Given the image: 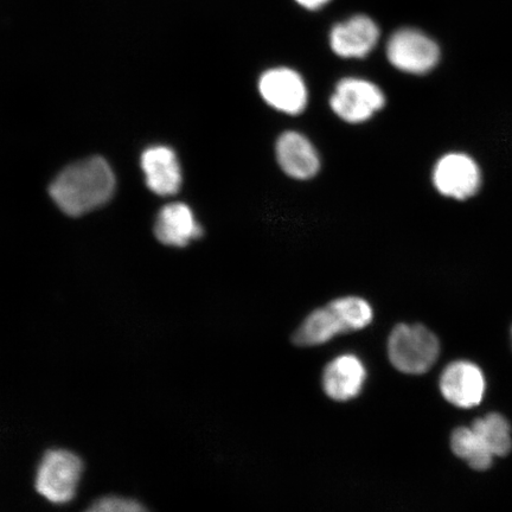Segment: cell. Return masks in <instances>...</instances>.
<instances>
[{
    "label": "cell",
    "instance_id": "obj_1",
    "mask_svg": "<svg viewBox=\"0 0 512 512\" xmlns=\"http://www.w3.org/2000/svg\"><path fill=\"white\" fill-rule=\"evenodd\" d=\"M115 177L104 158L92 157L64 169L50 185V196L64 213L80 216L111 200Z\"/></svg>",
    "mask_w": 512,
    "mask_h": 512
},
{
    "label": "cell",
    "instance_id": "obj_2",
    "mask_svg": "<svg viewBox=\"0 0 512 512\" xmlns=\"http://www.w3.org/2000/svg\"><path fill=\"white\" fill-rule=\"evenodd\" d=\"M439 351L438 338L424 325L399 324L389 336V360L401 373H427L437 361Z\"/></svg>",
    "mask_w": 512,
    "mask_h": 512
},
{
    "label": "cell",
    "instance_id": "obj_3",
    "mask_svg": "<svg viewBox=\"0 0 512 512\" xmlns=\"http://www.w3.org/2000/svg\"><path fill=\"white\" fill-rule=\"evenodd\" d=\"M83 473L78 454L67 450H50L41 460L36 473L38 494L54 504L73 501Z\"/></svg>",
    "mask_w": 512,
    "mask_h": 512
},
{
    "label": "cell",
    "instance_id": "obj_4",
    "mask_svg": "<svg viewBox=\"0 0 512 512\" xmlns=\"http://www.w3.org/2000/svg\"><path fill=\"white\" fill-rule=\"evenodd\" d=\"M386 105V98L373 82L348 78L338 82L331 95V110L348 124H363Z\"/></svg>",
    "mask_w": 512,
    "mask_h": 512
},
{
    "label": "cell",
    "instance_id": "obj_5",
    "mask_svg": "<svg viewBox=\"0 0 512 512\" xmlns=\"http://www.w3.org/2000/svg\"><path fill=\"white\" fill-rule=\"evenodd\" d=\"M387 56L389 62L401 72L424 75L437 66L440 50L437 43L424 32L401 29L390 37Z\"/></svg>",
    "mask_w": 512,
    "mask_h": 512
},
{
    "label": "cell",
    "instance_id": "obj_6",
    "mask_svg": "<svg viewBox=\"0 0 512 512\" xmlns=\"http://www.w3.org/2000/svg\"><path fill=\"white\" fill-rule=\"evenodd\" d=\"M432 181L441 195L464 201L479 191L482 172L475 160L465 153H448L435 164Z\"/></svg>",
    "mask_w": 512,
    "mask_h": 512
},
{
    "label": "cell",
    "instance_id": "obj_7",
    "mask_svg": "<svg viewBox=\"0 0 512 512\" xmlns=\"http://www.w3.org/2000/svg\"><path fill=\"white\" fill-rule=\"evenodd\" d=\"M259 92L267 105L288 115L303 113L309 100L302 76L290 68L267 70L259 80Z\"/></svg>",
    "mask_w": 512,
    "mask_h": 512
},
{
    "label": "cell",
    "instance_id": "obj_8",
    "mask_svg": "<svg viewBox=\"0 0 512 512\" xmlns=\"http://www.w3.org/2000/svg\"><path fill=\"white\" fill-rule=\"evenodd\" d=\"M275 157L284 174L297 181L316 177L322 166L316 146L304 134L286 131L275 143Z\"/></svg>",
    "mask_w": 512,
    "mask_h": 512
},
{
    "label": "cell",
    "instance_id": "obj_9",
    "mask_svg": "<svg viewBox=\"0 0 512 512\" xmlns=\"http://www.w3.org/2000/svg\"><path fill=\"white\" fill-rule=\"evenodd\" d=\"M485 377L475 363L453 362L441 374L440 390L444 398L459 408H472L482 402Z\"/></svg>",
    "mask_w": 512,
    "mask_h": 512
},
{
    "label": "cell",
    "instance_id": "obj_10",
    "mask_svg": "<svg viewBox=\"0 0 512 512\" xmlns=\"http://www.w3.org/2000/svg\"><path fill=\"white\" fill-rule=\"evenodd\" d=\"M142 168L147 187L159 196L177 194L182 185V169L176 153L168 146H153L144 151Z\"/></svg>",
    "mask_w": 512,
    "mask_h": 512
},
{
    "label": "cell",
    "instance_id": "obj_11",
    "mask_svg": "<svg viewBox=\"0 0 512 512\" xmlns=\"http://www.w3.org/2000/svg\"><path fill=\"white\" fill-rule=\"evenodd\" d=\"M367 379L366 367L355 355H342L326 366L323 387L326 395L336 401H349L360 395Z\"/></svg>",
    "mask_w": 512,
    "mask_h": 512
},
{
    "label": "cell",
    "instance_id": "obj_12",
    "mask_svg": "<svg viewBox=\"0 0 512 512\" xmlns=\"http://www.w3.org/2000/svg\"><path fill=\"white\" fill-rule=\"evenodd\" d=\"M345 332H351L350 326L336 299L322 309L313 311L304 320L294 332L293 343L299 347H317Z\"/></svg>",
    "mask_w": 512,
    "mask_h": 512
},
{
    "label": "cell",
    "instance_id": "obj_13",
    "mask_svg": "<svg viewBox=\"0 0 512 512\" xmlns=\"http://www.w3.org/2000/svg\"><path fill=\"white\" fill-rule=\"evenodd\" d=\"M379 36V28L373 19L367 16H356L332 29L331 48L338 56L361 59L374 49Z\"/></svg>",
    "mask_w": 512,
    "mask_h": 512
},
{
    "label": "cell",
    "instance_id": "obj_14",
    "mask_svg": "<svg viewBox=\"0 0 512 512\" xmlns=\"http://www.w3.org/2000/svg\"><path fill=\"white\" fill-rule=\"evenodd\" d=\"M155 234L166 246L185 247L192 240L200 239L203 228L195 219L187 204L175 202L168 204L157 217Z\"/></svg>",
    "mask_w": 512,
    "mask_h": 512
},
{
    "label": "cell",
    "instance_id": "obj_15",
    "mask_svg": "<svg viewBox=\"0 0 512 512\" xmlns=\"http://www.w3.org/2000/svg\"><path fill=\"white\" fill-rule=\"evenodd\" d=\"M451 446L456 456L464 459L476 470L488 469L494 460L489 448L472 427H460L454 431Z\"/></svg>",
    "mask_w": 512,
    "mask_h": 512
},
{
    "label": "cell",
    "instance_id": "obj_16",
    "mask_svg": "<svg viewBox=\"0 0 512 512\" xmlns=\"http://www.w3.org/2000/svg\"><path fill=\"white\" fill-rule=\"evenodd\" d=\"M473 430L484 441L492 456L503 457L511 450V428L509 422L499 414H489L473 422Z\"/></svg>",
    "mask_w": 512,
    "mask_h": 512
},
{
    "label": "cell",
    "instance_id": "obj_17",
    "mask_svg": "<svg viewBox=\"0 0 512 512\" xmlns=\"http://www.w3.org/2000/svg\"><path fill=\"white\" fill-rule=\"evenodd\" d=\"M85 512H150L143 504L130 498L108 496L94 502Z\"/></svg>",
    "mask_w": 512,
    "mask_h": 512
},
{
    "label": "cell",
    "instance_id": "obj_18",
    "mask_svg": "<svg viewBox=\"0 0 512 512\" xmlns=\"http://www.w3.org/2000/svg\"><path fill=\"white\" fill-rule=\"evenodd\" d=\"M329 2L330 0H297V3L310 10H317L322 8V6Z\"/></svg>",
    "mask_w": 512,
    "mask_h": 512
}]
</instances>
